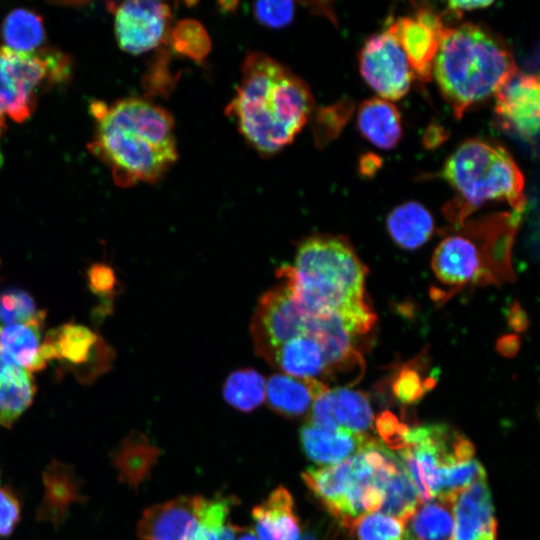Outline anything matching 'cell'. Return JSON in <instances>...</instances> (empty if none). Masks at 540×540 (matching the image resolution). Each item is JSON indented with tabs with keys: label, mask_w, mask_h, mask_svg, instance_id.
I'll use <instances>...</instances> for the list:
<instances>
[{
	"label": "cell",
	"mask_w": 540,
	"mask_h": 540,
	"mask_svg": "<svg viewBox=\"0 0 540 540\" xmlns=\"http://www.w3.org/2000/svg\"><path fill=\"white\" fill-rule=\"evenodd\" d=\"M493 4V1H449L447 10L452 15L460 16L464 11H471L486 8Z\"/></svg>",
	"instance_id": "39"
},
{
	"label": "cell",
	"mask_w": 540,
	"mask_h": 540,
	"mask_svg": "<svg viewBox=\"0 0 540 540\" xmlns=\"http://www.w3.org/2000/svg\"><path fill=\"white\" fill-rule=\"evenodd\" d=\"M302 540H315V538L313 535L307 534L302 538Z\"/></svg>",
	"instance_id": "43"
},
{
	"label": "cell",
	"mask_w": 540,
	"mask_h": 540,
	"mask_svg": "<svg viewBox=\"0 0 540 540\" xmlns=\"http://www.w3.org/2000/svg\"><path fill=\"white\" fill-rule=\"evenodd\" d=\"M310 423L328 430L347 429L365 434L373 424V413L364 393L348 387H329L313 402Z\"/></svg>",
	"instance_id": "12"
},
{
	"label": "cell",
	"mask_w": 540,
	"mask_h": 540,
	"mask_svg": "<svg viewBox=\"0 0 540 540\" xmlns=\"http://www.w3.org/2000/svg\"><path fill=\"white\" fill-rule=\"evenodd\" d=\"M398 463V457L373 439L340 463L306 469L302 478L327 510L351 528L361 516L381 508L385 480Z\"/></svg>",
	"instance_id": "6"
},
{
	"label": "cell",
	"mask_w": 540,
	"mask_h": 540,
	"mask_svg": "<svg viewBox=\"0 0 540 540\" xmlns=\"http://www.w3.org/2000/svg\"><path fill=\"white\" fill-rule=\"evenodd\" d=\"M387 228L390 237L399 247L413 250L421 247L431 237L434 220L422 204L408 201L389 213Z\"/></svg>",
	"instance_id": "24"
},
{
	"label": "cell",
	"mask_w": 540,
	"mask_h": 540,
	"mask_svg": "<svg viewBox=\"0 0 540 540\" xmlns=\"http://www.w3.org/2000/svg\"><path fill=\"white\" fill-rule=\"evenodd\" d=\"M380 437L393 449L401 450L405 446V435L408 427L399 423L390 412L382 413L376 422Z\"/></svg>",
	"instance_id": "37"
},
{
	"label": "cell",
	"mask_w": 540,
	"mask_h": 540,
	"mask_svg": "<svg viewBox=\"0 0 540 540\" xmlns=\"http://www.w3.org/2000/svg\"><path fill=\"white\" fill-rule=\"evenodd\" d=\"M236 540H258L257 537L252 533L248 531H243L242 529H238Z\"/></svg>",
	"instance_id": "41"
},
{
	"label": "cell",
	"mask_w": 540,
	"mask_h": 540,
	"mask_svg": "<svg viewBox=\"0 0 540 540\" xmlns=\"http://www.w3.org/2000/svg\"><path fill=\"white\" fill-rule=\"evenodd\" d=\"M96 129L91 152L111 169L118 185L159 180L178 158L174 120L164 108L141 98L107 105L94 102Z\"/></svg>",
	"instance_id": "1"
},
{
	"label": "cell",
	"mask_w": 540,
	"mask_h": 540,
	"mask_svg": "<svg viewBox=\"0 0 540 540\" xmlns=\"http://www.w3.org/2000/svg\"><path fill=\"white\" fill-rule=\"evenodd\" d=\"M367 269L349 241L314 235L303 240L293 263L278 270L295 301L310 315L339 316L358 335L375 316L365 300Z\"/></svg>",
	"instance_id": "2"
},
{
	"label": "cell",
	"mask_w": 540,
	"mask_h": 540,
	"mask_svg": "<svg viewBox=\"0 0 540 540\" xmlns=\"http://www.w3.org/2000/svg\"><path fill=\"white\" fill-rule=\"evenodd\" d=\"M445 29L442 16L429 8H419L415 16L396 19L387 30L400 44L413 75L421 81H429Z\"/></svg>",
	"instance_id": "10"
},
{
	"label": "cell",
	"mask_w": 540,
	"mask_h": 540,
	"mask_svg": "<svg viewBox=\"0 0 540 540\" xmlns=\"http://www.w3.org/2000/svg\"><path fill=\"white\" fill-rule=\"evenodd\" d=\"M327 388L319 380L280 372L267 380L265 399L268 406L279 415L294 418L309 412L314 400Z\"/></svg>",
	"instance_id": "19"
},
{
	"label": "cell",
	"mask_w": 540,
	"mask_h": 540,
	"mask_svg": "<svg viewBox=\"0 0 540 540\" xmlns=\"http://www.w3.org/2000/svg\"><path fill=\"white\" fill-rule=\"evenodd\" d=\"M359 68L382 99L399 100L410 89L413 73L400 44L388 30L365 41L359 54Z\"/></svg>",
	"instance_id": "8"
},
{
	"label": "cell",
	"mask_w": 540,
	"mask_h": 540,
	"mask_svg": "<svg viewBox=\"0 0 540 540\" xmlns=\"http://www.w3.org/2000/svg\"><path fill=\"white\" fill-rule=\"evenodd\" d=\"M455 519L451 540H495L496 520L486 478L452 496Z\"/></svg>",
	"instance_id": "13"
},
{
	"label": "cell",
	"mask_w": 540,
	"mask_h": 540,
	"mask_svg": "<svg viewBox=\"0 0 540 540\" xmlns=\"http://www.w3.org/2000/svg\"><path fill=\"white\" fill-rule=\"evenodd\" d=\"M302 448L317 464L334 465L361 452L373 440L347 429L328 430L307 422L300 430Z\"/></svg>",
	"instance_id": "18"
},
{
	"label": "cell",
	"mask_w": 540,
	"mask_h": 540,
	"mask_svg": "<svg viewBox=\"0 0 540 540\" xmlns=\"http://www.w3.org/2000/svg\"><path fill=\"white\" fill-rule=\"evenodd\" d=\"M323 320L318 318L312 331L297 335L278 346L266 361L281 373L315 379L331 374L320 338Z\"/></svg>",
	"instance_id": "15"
},
{
	"label": "cell",
	"mask_w": 540,
	"mask_h": 540,
	"mask_svg": "<svg viewBox=\"0 0 540 540\" xmlns=\"http://www.w3.org/2000/svg\"><path fill=\"white\" fill-rule=\"evenodd\" d=\"M20 502L12 490L0 487V537L10 535L20 519Z\"/></svg>",
	"instance_id": "36"
},
{
	"label": "cell",
	"mask_w": 540,
	"mask_h": 540,
	"mask_svg": "<svg viewBox=\"0 0 540 540\" xmlns=\"http://www.w3.org/2000/svg\"><path fill=\"white\" fill-rule=\"evenodd\" d=\"M114 15L119 46L131 54H141L158 47L166 38L171 21L170 7L159 1L109 3Z\"/></svg>",
	"instance_id": "9"
},
{
	"label": "cell",
	"mask_w": 540,
	"mask_h": 540,
	"mask_svg": "<svg viewBox=\"0 0 540 540\" xmlns=\"http://www.w3.org/2000/svg\"><path fill=\"white\" fill-rule=\"evenodd\" d=\"M43 317L32 298L23 291L10 290L0 295V326L28 322Z\"/></svg>",
	"instance_id": "33"
},
{
	"label": "cell",
	"mask_w": 540,
	"mask_h": 540,
	"mask_svg": "<svg viewBox=\"0 0 540 540\" xmlns=\"http://www.w3.org/2000/svg\"><path fill=\"white\" fill-rule=\"evenodd\" d=\"M403 540H416V539H414V538H412V537H410L408 535H405Z\"/></svg>",
	"instance_id": "44"
},
{
	"label": "cell",
	"mask_w": 540,
	"mask_h": 540,
	"mask_svg": "<svg viewBox=\"0 0 540 540\" xmlns=\"http://www.w3.org/2000/svg\"><path fill=\"white\" fill-rule=\"evenodd\" d=\"M255 530L261 540H299L300 526L289 491L275 489L252 511Z\"/></svg>",
	"instance_id": "20"
},
{
	"label": "cell",
	"mask_w": 540,
	"mask_h": 540,
	"mask_svg": "<svg viewBox=\"0 0 540 540\" xmlns=\"http://www.w3.org/2000/svg\"><path fill=\"white\" fill-rule=\"evenodd\" d=\"M43 317L8 326H0V350L12 362L30 371L46 365L41 342Z\"/></svg>",
	"instance_id": "23"
},
{
	"label": "cell",
	"mask_w": 540,
	"mask_h": 540,
	"mask_svg": "<svg viewBox=\"0 0 540 540\" xmlns=\"http://www.w3.org/2000/svg\"><path fill=\"white\" fill-rule=\"evenodd\" d=\"M431 267L438 280L449 286H463L485 276L476 243L464 235L444 238L433 253Z\"/></svg>",
	"instance_id": "16"
},
{
	"label": "cell",
	"mask_w": 540,
	"mask_h": 540,
	"mask_svg": "<svg viewBox=\"0 0 540 540\" xmlns=\"http://www.w3.org/2000/svg\"><path fill=\"white\" fill-rule=\"evenodd\" d=\"M405 525V535L416 540H451L455 526L452 497L434 498L418 506Z\"/></svg>",
	"instance_id": "26"
},
{
	"label": "cell",
	"mask_w": 540,
	"mask_h": 540,
	"mask_svg": "<svg viewBox=\"0 0 540 540\" xmlns=\"http://www.w3.org/2000/svg\"><path fill=\"white\" fill-rule=\"evenodd\" d=\"M378 160V158L374 159L373 155L364 156V158L361 160V169L363 174L373 173L379 166Z\"/></svg>",
	"instance_id": "40"
},
{
	"label": "cell",
	"mask_w": 540,
	"mask_h": 540,
	"mask_svg": "<svg viewBox=\"0 0 540 540\" xmlns=\"http://www.w3.org/2000/svg\"><path fill=\"white\" fill-rule=\"evenodd\" d=\"M495 95V112L502 124L525 139L538 135L540 85L537 75L516 72Z\"/></svg>",
	"instance_id": "11"
},
{
	"label": "cell",
	"mask_w": 540,
	"mask_h": 540,
	"mask_svg": "<svg viewBox=\"0 0 540 540\" xmlns=\"http://www.w3.org/2000/svg\"><path fill=\"white\" fill-rule=\"evenodd\" d=\"M433 384L429 379L424 380L415 368L406 367L395 377L392 389L399 401L411 404L420 400Z\"/></svg>",
	"instance_id": "34"
},
{
	"label": "cell",
	"mask_w": 540,
	"mask_h": 540,
	"mask_svg": "<svg viewBox=\"0 0 540 540\" xmlns=\"http://www.w3.org/2000/svg\"><path fill=\"white\" fill-rule=\"evenodd\" d=\"M442 177L456 192L445 208L451 221L462 222L489 201H506L517 213L524 208V176L511 154L492 141L463 142L447 158Z\"/></svg>",
	"instance_id": "5"
},
{
	"label": "cell",
	"mask_w": 540,
	"mask_h": 540,
	"mask_svg": "<svg viewBox=\"0 0 540 540\" xmlns=\"http://www.w3.org/2000/svg\"><path fill=\"white\" fill-rule=\"evenodd\" d=\"M257 21L270 28H280L291 23L295 6L291 1H260L253 4Z\"/></svg>",
	"instance_id": "35"
},
{
	"label": "cell",
	"mask_w": 540,
	"mask_h": 540,
	"mask_svg": "<svg viewBox=\"0 0 540 540\" xmlns=\"http://www.w3.org/2000/svg\"><path fill=\"white\" fill-rule=\"evenodd\" d=\"M199 496H181L149 507L138 524L142 540H194Z\"/></svg>",
	"instance_id": "14"
},
{
	"label": "cell",
	"mask_w": 540,
	"mask_h": 540,
	"mask_svg": "<svg viewBox=\"0 0 540 540\" xmlns=\"http://www.w3.org/2000/svg\"><path fill=\"white\" fill-rule=\"evenodd\" d=\"M44 486L39 516L57 523L63 519L69 506L81 496L76 475L69 466L54 462L44 472Z\"/></svg>",
	"instance_id": "25"
},
{
	"label": "cell",
	"mask_w": 540,
	"mask_h": 540,
	"mask_svg": "<svg viewBox=\"0 0 540 540\" xmlns=\"http://www.w3.org/2000/svg\"><path fill=\"white\" fill-rule=\"evenodd\" d=\"M30 371L0 350V424L9 427L30 406L35 394Z\"/></svg>",
	"instance_id": "22"
},
{
	"label": "cell",
	"mask_w": 540,
	"mask_h": 540,
	"mask_svg": "<svg viewBox=\"0 0 540 540\" xmlns=\"http://www.w3.org/2000/svg\"><path fill=\"white\" fill-rule=\"evenodd\" d=\"M67 71V60L60 54L0 47V112L17 122L26 120L44 80H57Z\"/></svg>",
	"instance_id": "7"
},
{
	"label": "cell",
	"mask_w": 540,
	"mask_h": 540,
	"mask_svg": "<svg viewBox=\"0 0 540 540\" xmlns=\"http://www.w3.org/2000/svg\"><path fill=\"white\" fill-rule=\"evenodd\" d=\"M2 33L6 47L18 52H34L44 40L41 17L21 8L7 15Z\"/></svg>",
	"instance_id": "29"
},
{
	"label": "cell",
	"mask_w": 540,
	"mask_h": 540,
	"mask_svg": "<svg viewBox=\"0 0 540 540\" xmlns=\"http://www.w3.org/2000/svg\"><path fill=\"white\" fill-rule=\"evenodd\" d=\"M357 125L362 135L381 149H392L403 135L401 117L389 101L373 97L358 108Z\"/></svg>",
	"instance_id": "21"
},
{
	"label": "cell",
	"mask_w": 540,
	"mask_h": 540,
	"mask_svg": "<svg viewBox=\"0 0 540 540\" xmlns=\"http://www.w3.org/2000/svg\"><path fill=\"white\" fill-rule=\"evenodd\" d=\"M89 280L93 291L106 294L113 288L115 283L112 271L103 265H97L91 268Z\"/></svg>",
	"instance_id": "38"
},
{
	"label": "cell",
	"mask_w": 540,
	"mask_h": 540,
	"mask_svg": "<svg viewBox=\"0 0 540 540\" xmlns=\"http://www.w3.org/2000/svg\"><path fill=\"white\" fill-rule=\"evenodd\" d=\"M157 449L139 433L130 434L116 449L113 460L121 480L137 487L155 463Z\"/></svg>",
	"instance_id": "27"
},
{
	"label": "cell",
	"mask_w": 540,
	"mask_h": 540,
	"mask_svg": "<svg viewBox=\"0 0 540 540\" xmlns=\"http://www.w3.org/2000/svg\"><path fill=\"white\" fill-rule=\"evenodd\" d=\"M352 527L358 540H403L405 536L404 522L383 513L363 515Z\"/></svg>",
	"instance_id": "32"
},
{
	"label": "cell",
	"mask_w": 540,
	"mask_h": 540,
	"mask_svg": "<svg viewBox=\"0 0 540 540\" xmlns=\"http://www.w3.org/2000/svg\"><path fill=\"white\" fill-rule=\"evenodd\" d=\"M4 127V115L0 112V134Z\"/></svg>",
	"instance_id": "42"
},
{
	"label": "cell",
	"mask_w": 540,
	"mask_h": 540,
	"mask_svg": "<svg viewBox=\"0 0 540 540\" xmlns=\"http://www.w3.org/2000/svg\"><path fill=\"white\" fill-rule=\"evenodd\" d=\"M229 502L199 496L194 540H235L238 529L228 524Z\"/></svg>",
	"instance_id": "31"
},
{
	"label": "cell",
	"mask_w": 540,
	"mask_h": 540,
	"mask_svg": "<svg viewBox=\"0 0 540 540\" xmlns=\"http://www.w3.org/2000/svg\"><path fill=\"white\" fill-rule=\"evenodd\" d=\"M266 381L254 369H240L231 373L223 386L225 400L234 408L249 412L265 400Z\"/></svg>",
	"instance_id": "30"
},
{
	"label": "cell",
	"mask_w": 540,
	"mask_h": 540,
	"mask_svg": "<svg viewBox=\"0 0 540 540\" xmlns=\"http://www.w3.org/2000/svg\"><path fill=\"white\" fill-rule=\"evenodd\" d=\"M313 106L311 91L300 77L270 56L254 52L244 60L226 112L256 151L271 155L292 143Z\"/></svg>",
	"instance_id": "3"
},
{
	"label": "cell",
	"mask_w": 540,
	"mask_h": 540,
	"mask_svg": "<svg viewBox=\"0 0 540 540\" xmlns=\"http://www.w3.org/2000/svg\"><path fill=\"white\" fill-rule=\"evenodd\" d=\"M46 363L59 360L72 367H81L99 360L98 356L108 355V349L88 328L66 324L50 331L42 344Z\"/></svg>",
	"instance_id": "17"
},
{
	"label": "cell",
	"mask_w": 540,
	"mask_h": 540,
	"mask_svg": "<svg viewBox=\"0 0 540 540\" xmlns=\"http://www.w3.org/2000/svg\"><path fill=\"white\" fill-rule=\"evenodd\" d=\"M517 71L512 51L500 36L481 25L464 23L442 33L432 75L460 119Z\"/></svg>",
	"instance_id": "4"
},
{
	"label": "cell",
	"mask_w": 540,
	"mask_h": 540,
	"mask_svg": "<svg viewBox=\"0 0 540 540\" xmlns=\"http://www.w3.org/2000/svg\"><path fill=\"white\" fill-rule=\"evenodd\" d=\"M383 492L384 500L380 510L383 514L402 520L404 524L421 502L419 493L401 461L387 476Z\"/></svg>",
	"instance_id": "28"
}]
</instances>
